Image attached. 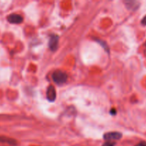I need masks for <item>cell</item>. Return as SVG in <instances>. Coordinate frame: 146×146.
Masks as SVG:
<instances>
[{
	"label": "cell",
	"mask_w": 146,
	"mask_h": 146,
	"mask_svg": "<svg viewBox=\"0 0 146 146\" xmlns=\"http://www.w3.org/2000/svg\"><path fill=\"white\" fill-rule=\"evenodd\" d=\"M52 79L58 85L64 84L67 80V75L66 73L61 70H57L52 74Z\"/></svg>",
	"instance_id": "1"
},
{
	"label": "cell",
	"mask_w": 146,
	"mask_h": 146,
	"mask_svg": "<svg viewBox=\"0 0 146 146\" xmlns=\"http://www.w3.org/2000/svg\"><path fill=\"white\" fill-rule=\"evenodd\" d=\"M59 43V36L56 34H52L49 40V47L51 51H54L57 49Z\"/></svg>",
	"instance_id": "2"
},
{
	"label": "cell",
	"mask_w": 146,
	"mask_h": 146,
	"mask_svg": "<svg viewBox=\"0 0 146 146\" xmlns=\"http://www.w3.org/2000/svg\"><path fill=\"white\" fill-rule=\"evenodd\" d=\"M103 137L104 139L107 141H117L122 138V134L118 132H110L104 134Z\"/></svg>",
	"instance_id": "3"
},
{
	"label": "cell",
	"mask_w": 146,
	"mask_h": 146,
	"mask_svg": "<svg viewBox=\"0 0 146 146\" xmlns=\"http://www.w3.org/2000/svg\"><path fill=\"white\" fill-rule=\"evenodd\" d=\"M7 20L11 24H20L22 22L23 17L17 14H11L7 17Z\"/></svg>",
	"instance_id": "4"
},
{
	"label": "cell",
	"mask_w": 146,
	"mask_h": 146,
	"mask_svg": "<svg viewBox=\"0 0 146 146\" xmlns=\"http://www.w3.org/2000/svg\"><path fill=\"white\" fill-rule=\"evenodd\" d=\"M47 98L50 102H54L56 99V91L53 86H50L47 90Z\"/></svg>",
	"instance_id": "5"
},
{
	"label": "cell",
	"mask_w": 146,
	"mask_h": 146,
	"mask_svg": "<svg viewBox=\"0 0 146 146\" xmlns=\"http://www.w3.org/2000/svg\"><path fill=\"white\" fill-rule=\"evenodd\" d=\"M125 4L129 10L135 11L140 7V3L136 1H125Z\"/></svg>",
	"instance_id": "6"
},
{
	"label": "cell",
	"mask_w": 146,
	"mask_h": 146,
	"mask_svg": "<svg viewBox=\"0 0 146 146\" xmlns=\"http://www.w3.org/2000/svg\"><path fill=\"white\" fill-rule=\"evenodd\" d=\"M0 142L7 143L11 144V145H15V141L14 140L6 138V137H0Z\"/></svg>",
	"instance_id": "7"
},
{
	"label": "cell",
	"mask_w": 146,
	"mask_h": 146,
	"mask_svg": "<svg viewBox=\"0 0 146 146\" xmlns=\"http://www.w3.org/2000/svg\"><path fill=\"white\" fill-rule=\"evenodd\" d=\"M115 143L113 142V141H107L105 143H104V145L102 146H115Z\"/></svg>",
	"instance_id": "8"
},
{
	"label": "cell",
	"mask_w": 146,
	"mask_h": 146,
	"mask_svg": "<svg viewBox=\"0 0 146 146\" xmlns=\"http://www.w3.org/2000/svg\"><path fill=\"white\" fill-rule=\"evenodd\" d=\"M141 24H143V25L146 26V15L145 16V17H143V19H142V21H141Z\"/></svg>",
	"instance_id": "9"
},
{
	"label": "cell",
	"mask_w": 146,
	"mask_h": 146,
	"mask_svg": "<svg viewBox=\"0 0 146 146\" xmlns=\"http://www.w3.org/2000/svg\"><path fill=\"white\" fill-rule=\"evenodd\" d=\"M135 146H146V142H140Z\"/></svg>",
	"instance_id": "10"
},
{
	"label": "cell",
	"mask_w": 146,
	"mask_h": 146,
	"mask_svg": "<svg viewBox=\"0 0 146 146\" xmlns=\"http://www.w3.org/2000/svg\"><path fill=\"white\" fill-rule=\"evenodd\" d=\"M144 54L146 56V42L144 44Z\"/></svg>",
	"instance_id": "11"
}]
</instances>
